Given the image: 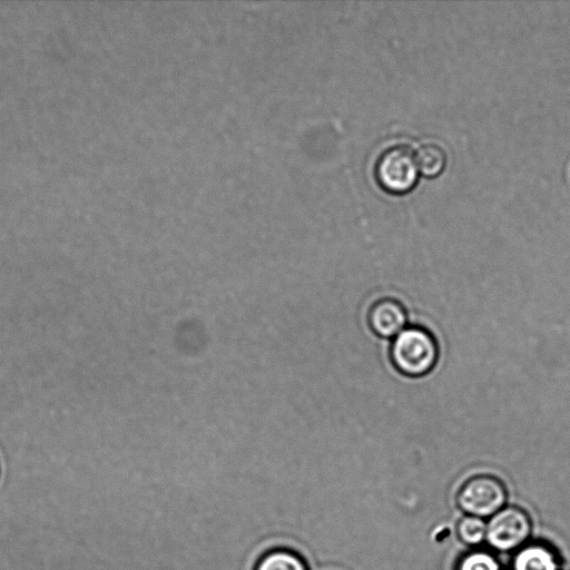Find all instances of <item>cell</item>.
<instances>
[{"label":"cell","instance_id":"2","mask_svg":"<svg viewBox=\"0 0 570 570\" xmlns=\"http://www.w3.org/2000/svg\"><path fill=\"white\" fill-rule=\"evenodd\" d=\"M455 500L464 514L488 520L507 505L508 491L499 478L476 474L463 482Z\"/></svg>","mask_w":570,"mask_h":570},{"label":"cell","instance_id":"3","mask_svg":"<svg viewBox=\"0 0 570 570\" xmlns=\"http://www.w3.org/2000/svg\"><path fill=\"white\" fill-rule=\"evenodd\" d=\"M532 522L529 513L517 505H505L487 520L485 543L495 552H515L529 542Z\"/></svg>","mask_w":570,"mask_h":570},{"label":"cell","instance_id":"6","mask_svg":"<svg viewBox=\"0 0 570 570\" xmlns=\"http://www.w3.org/2000/svg\"><path fill=\"white\" fill-rule=\"evenodd\" d=\"M511 570H563L559 551L546 542L529 541L511 559Z\"/></svg>","mask_w":570,"mask_h":570},{"label":"cell","instance_id":"5","mask_svg":"<svg viewBox=\"0 0 570 570\" xmlns=\"http://www.w3.org/2000/svg\"><path fill=\"white\" fill-rule=\"evenodd\" d=\"M367 324L376 336L394 338L407 326V312L400 301L382 297L370 306Z\"/></svg>","mask_w":570,"mask_h":570},{"label":"cell","instance_id":"8","mask_svg":"<svg viewBox=\"0 0 570 570\" xmlns=\"http://www.w3.org/2000/svg\"><path fill=\"white\" fill-rule=\"evenodd\" d=\"M456 535L459 540L471 548H478L485 543L487 520L464 514L456 524Z\"/></svg>","mask_w":570,"mask_h":570},{"label":"cell","instance_id":"10","mask_svg":"<svg viewBox=\"0 0 570 570\" xmlns=\"http://www.w3.org/2000/svg\"><path fill=\"white\" fill-rule=\"evenodd\" d=\"M454 570H502V568L493 552L472 549L459 558Z\"/></svg>","mask_w":570,"mask_h":570},{"label":"cell","instance_id":"7","mask_svg":"<svg viewBox=\"0 0 570 570\" xmlns=\"http://www.w3.org/2000/svg\"><path fill=\"white\" fill-rule=\"evenodd\" d=\"M254 570H308L306 562L296 552L277 548L264 553Z\"/></svg>","mask_w":570,"mask_h":570},{"label":"cell","instance_id":"9","mask_svg":"<svg viewBox=\"0 0 570 570\" xmlns=\"http://www.w3.org/2000/svg\"><path fill=\"white\" fill-rule=\"evenodd\" d=\"M419 170L426 176L439 174L445 165V151L435 142L422 144L415 151Z\"/></svg>","mask_w":570,"mask_h":570},{"label":"cell","instance_id":"1","mask_svg":"<svg viewBox=\"0 0 570 570\" xmlns=\"http://www.w3.org/2000/svg\"><path fill=\"white\" fill-rule=\"evenodd\" d=\"M390 361L393 367L407 377H422L435 367L439 360V344L434 335L420 325H407L390 345Z\"/></svg>","mask_w":570,"mask_h":570},{"label":"cell","instance_id":"4","mask_svg":"<svg viewBox=\"0 0 570 570\" xmlns=\"http://www.w3.org/2000/svg\"><path fill=\"white\" fill-rule=\"evenodd\" d=\"M417 173L415 154L403 144L384 149L375 164V176L379 183L393 193H403L412 188Z\"/></svg>","mask_w":570,"mask_h":570}]
</instances>
